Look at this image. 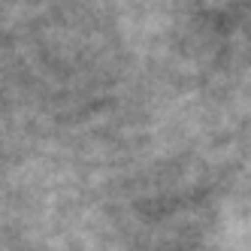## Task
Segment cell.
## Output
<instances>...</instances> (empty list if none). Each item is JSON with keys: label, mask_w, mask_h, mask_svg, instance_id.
Instances as JSON below:
<instances>
[]
</instances>
